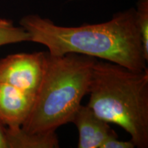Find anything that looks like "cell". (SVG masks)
I'll return each mask as SVG.
<instances>
[{
    "label": "cell",
    "mask_w": 148,
    "mask_h": 148,
    "mask_svg": "<svg viewBox=\"0 0 148 148\" xmlns=\"http://www.w3.org/2000/svg\"><path fill=\"white\" fill-rule=\"evenodd\" d=\"M135 145L132 140L122 141L118 139L117 134L108 138L101 146V148H134Z\"/></svg>",
    "instance_id": "30bf717a"
},
{
    "label": "cell",
    "mask_w": 148,
    "mask_h": 148,
    "mask_svg": "<svg viewBox=\"0 0 148 148\" xmlns=\"http://www.w3.org/2000/svg\"><path fill=\"white\" fill-rule=\"evenodd\" d=\"M0 148H8L7 127L0 122Z\"/></svg>",
    "instance_id": "8fae6325"
},
{
    "label": "cell",
    "mask_w": 148,
    "mask_h": 148,
    "mask_svg": "<svg viewBox=\"0 0 148 148\" xmlns=\"http://www.w3.org/2000/svg\"><path fill=\"white\" fill-rule=\"evenodd\" d=\"M8 148H56L59 140L56 131L45 133H29L22 128L7 127Z\"/></svg>",
    "instance_id": "52a82bcc"
},
{
    "label": "cell",
    "mask_w": 148,
    "mask_h": 148,
    "mask_svg": "<svg viewBox=\"0 0 148 148\" xmlns=\"http://www.w3.org/2000/svg\"><path fill=\"white\" fill-rule=\"evenodd\" d=\"M23 41H30V36L23 27L14 26L10 21L0 19V46Z\"/></svg>",
    "instance_id": "ba28073f"
},
{
    "label": "cell",
    "mask_w": 148,
    "mask_h": 148,
    "mask_svg": "<svg viewBox=\"0 0 148 148\" xmlns=\"http://www.w3.org/2000/svg\"><path fill=\"white\" fill-rule=\"evenodd\" d=\"M71 123L78 130V148H101L105 140L116 135L108 122L96 115L88 106L80 105Z\"/></svg>",
    "instance_id": "8992f818"
},
{
    "label": "cell",
    "mask_w": 148,
    "mask_h": 148,
    "mask_svg": "<svg viewBox=\"0 0 148 148\" xmlns=\"http://www.w3.org/2000/svg\"><path fill=\"white\" fill-rule=\"evenodd\" d=\"M136 19L141 36L144 56L148 60V0H140L137 3Z\"/></svg>",
    "instance_id": "9c48e42d"
},
{
    "label": "cell",
    "mask_w": 148,
    "mask_h": 148,
    "mask_svg": "<svg viewBox=\"0 0 148 148\" xmlns=\"http://www.w3.org/2000/svg\"><path fill=\"white\" fill-rule=\"evenodd\" d=\"M35 96L0 82V122L8 128H21L34 104Z\"/></svg>",
    "instance_id": "5b68a950"
},
{
    "label": "cell",
    "mask_w": 148,
    "mask_h": 148,
    "mask_svg": "<svg viewBox=\"0 0 148 148\" xmlns=\"http://www.w3.org/2000/svg\"><path fill=\"white\" fill-rule=\"evenodd\" d=\"M45 51L11 54L0 60V82L34 96L43 76Z\"/></svg>",
    "instance_id": "277c9868"
},
{
    "label": "cell",
    "mask_w": 148,
    "mask_h": 148,
    "mask_svg": "<svg viewBox=\"0 0 148 148\" xmlns=\"http://www.w3.org/2000/svg\"><path fill=\"white\" fill-rule=\"evenodd\" d=\"M97 60L79 53L53 56L45 51L43 76L22 130L33 134L45 133L71 123L82 98L88 94Z\"/></svg>",
    "instance_id": "3957f363"
},
{
    "label": "cell",
    "mask_w": 148,
    "mask_h": 148,
    "mask_svg": "<svg viewBox=\"0 0 148 148\" xmlns=\"http://www.w3.org/2000/svg\"><path fill=\"white\" fill-rule=\"evenodd\" d=\"M20 24L30 41L46 46L51 55L75 53L132 70L147 69L134 8L116 13L105 23L78 27L60 26L37 14L24 16Z\"/></svg>",
    "instance_id": "6da1fadb"
},
{
    "label": "cell",
    "mask_w": 148,
    "mask_h": 148,
    "mask_svg": "<svg viewBox=\"0 0 148 148\" xmlns=\"http://www.w3.org/2000/svg\"><path fill=\"white\" fill-rule=\"evenodd\" d=\"M88 94L87 106L96 115L125 130L136 147H148L147 69L97 60Z\"/></svg>",
    "instance_id": "7a4b0ae2"
}]
</instances>
